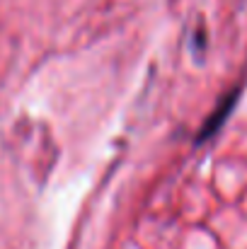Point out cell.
<instances>
[{"mask_svg":"<svg viewBox=\"0 0 247 249\" xmlns=\"http://www.w3.org/2000/svg\"><path fill=\"white\" fill-rule=\"evenodd\" d=\"M238 97H240V87H235V89H230L221 102H218V107H216V111L204 121V126H201V131H199V136H196V143H204V141H209L213 133H218V128L226 124V119L230 116V111L235 109V104H238Z\"/></svg>","mask_w":247,"mask_h":249,"instance_id":"1","label":"cell"}]
</instances>
